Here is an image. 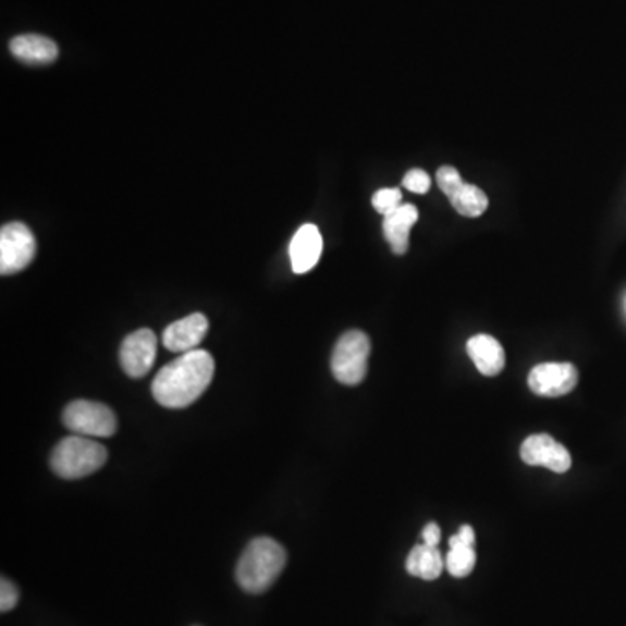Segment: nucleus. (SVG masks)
Here are the masks:
<instances>
[{
    "mask_svg": "<svg viewBox=\"0 0 626 626\" xmlns=\"http://www.w3.org/2000/svg\"><path fill=\"white\" fill-rule=\"evenodd\" d=\"M214 376V359L206 351L180 355L157 372L151 393L160 406L183 409L194 404L208 390Z\"/></svg>",
    "mask_w": 626,
    "mask_h": 626,
    "instance_id": "obj_1",
    "label": "nucleus"
},
{
    "mask_svg": "<svg viewBox=\"0 0 626 626\" xmlns=\"http://www.w3.org/2000/svg\"><path fill=\"white\" fill-rule=\"evenodd\" d=\"M287 562V553L272 538H256L247 544L235 569V578L247 593H263L275 584Z\"/></svg>",
    "mask_w": 626,
    "mask_h": 626,
    "instance_id": "obj_2",
    "label": "nucleus"
},
{
    "mask_svg": "<svg viewBox=\"0 0 626 626\" xmlns=\"http://www.w3.org/2000/svg\"><path fill=\"white\" fill-rule=\"evenodd\" d=\"M109 453L91 437L72 435L58 442L51 454V468L61 479H83L100 470Z\"/></svg>",
    "mask_w": 626,
    "mask_h": 626,
    "instance_id": "obj_3",
    "label": "nucleus"
},
{
    "mask_svg": "<svg viewBox=\"0 0 626 626\" xmlns=\"http://www.w3.org/2000/svg\"><path fill=\"white\" fill-rule=\"evenodd\" d=\"M371 342L363 331H348L337 340L331 357L334 378L346 386H355L368 375Z\"/></svg>",
    "mask_w": 626,
    "mask_h": 626,
    "instance_id": "obj_4",
    "label": "nucleus"
},
{
    "mask_svg": "<svg viewBox=\"0 0 626 626\" xmlns=\"http://www.w3.org/2000/svg\"><path fill=\"white\" fill-rule=\"evenodd\" d=\"M63 424L75 435L112 437L118 432V416L109 406L93 401L70 402Z\"/></svg>",
    "mask_w": 626,
    "mask_h": 626,
    "instance_id": "obj_5",
    "label": "nucleus"
},
{
    "mask_svg": "<svg viewBox=\"0 0 626 626\" xmlns=\"http://www.w3.org/2000/svg\"><path fill=\"white\" fill-rule=\"evenodd\" d=\"M37 243L28 226L20 221L8 223L0 230V273L13 275L34 261Z\"/></svg>",
    "mask_w": 626,
    "mask_h": 626,
    "instance_id": "obj_6",
    "label": "nucleus"
},
{
    "mask_svg": "<svg viewBox=\"0 0 626 626\" xmlns=\"http://www.w3.org/2000/svg\"><path fill=\"white\" fill-rule=\"evenodd\" d=\"M578 369L569 363L538 364L529 372V389L541 397H562L573 392L578 384Z\"/></svg>",
    "mask_w": 626,
    "mask_h": 626,
    "instance_id": "obj_7",
    "label": "nucleus"
},
{
    "mask_svg": "<svg viewBox=\"0 0 626 626\" xmlns=\"http://www.w3.org/2000/svg\"><path fill=\"white\" fill-rule=\"evenodd\" d=\"M520 458L531 467L549 468L555 474H566L573 465L566 445H562L547 433L527 437L520 447Z\"/></svg>",
    "mask_w": 626,
    "mask_h": 626,
    "instance_id": "obj_8",
    "label": "nucleus"
},
{
    "mask_svg": "<svg viewBox=\"0 0 626 626\" xmlns=\"http://www.w3.org/2000/svg\"><path fill=\"white\" fill-rule=\"evenodd\" d=\"M157 357V336L151 329H139L125 337L121 346V366L131 378H143Z\"/></svg>",
    "mask_w": 626,
    "mask_h": 626,
    "instance_id": "obj_9",
    "label": "nucleus"
},
{
    "mask_svg": "<svg viewBox=\"0 0 626 626\" xmlns=\"http://www.w3.org/2000/svg\"><path fill=\"white\" fill-rule=\"evenodd\" d=\"M208 329L209 322L206 316L192 314V316L168 326L164 334H162V343L169 352H176V354L197 351V346L208 334Z\"/></svg>",
    "mask_w": 626,
    "mask_h": 626,
    "instance_id": "obj_10",
    "label": "nucleus"
},
{
    "mask_svg": "<svg viewBox=\"0 0 626 626\" xmlns=\"http://www.w3.org/2000/svg\"><path fill=\"white\" fill-rule=\"evenodd\" d=\"M322 235L316 225H303L291 241V267L294 273H307L319 263L322 255Z\"/></svg>",
    "mask_w": 626,
    "mask_h": 626,
    "instance_id": "obj_11",
    "label": "nucleus"
},
{
    "mask_svg": "<svg viewBox=\"0 0 626 626\" xmlns=\"http://www.w3.org/2000/svg\"><path fill=\"white\" fill-rule=\"evenodd\" d=\"M419 212L413 204H402L397 211L383 217V234L395 255H406L409 249V232L418 221Z\"/></svg>",
    "mask_w": 626,
    "mask_h": 626,
    "instance_id": "obj_12",
    "label": "nucleus"
},
{
    "mask_svg": "<svg viewBox=\"0 0 626 626\" xmlns=\"http://www.w3.org/2000/svg\"><path fill=\"white\" fill-rule=\"evenodd\" d=\"M467 352L476 368L484 376H498L505 369V351L496 337L476 334L468 340Z\"/></svg>",
    "mask_w": 626,
    "mask_h": 626,
    "instance_id": "obj_13",
    "label": "nucleus"
},
{
    "mask_svg": "<svg viewBox=\"0 0 626 626\" xmlns=\"http://www.w3.org/2000/svg\"><path fill=\"white\" fill-rule=\"evenodd\" d=\"M16 60L28 65H49L58 58V46L44 35H17L9 44Z\"/></svg>",
    "mask_w": 626,
    "mask_h": 626,
    "instance_id": "obj_14",
    "label": "nucleus"
},
{
    "mask_svg": "<svg viewBox=\"0 0 626 626\" xmlns=\"http://www.w3.org/2000/svg\"><path fill=\"white\" fill-rule=\"evenodd\" d=\"M444 566V557L437 547H428L425 543L416 544L415 549L410 550L409 555H407V573L410 576H416V578L427 579V581L439 578Z\"/></svg>",
    "mask_w": 626,
    "mask_h": 626,
    "instance_id": "obj_15",
    "label": "nucleus"
},
{
    "mask_svg": "<svg viewBox=\"0 0 626 626\" xmlns=\"http://www.w3.org/2000/svg\"><path fill=\"white\" fill-rule=\"evenodd\" d=\"M451 206L459 212L462 217L477 218L484 214L489 206L488 195L480 191L479 186L468 185L463 182L447 195Z\"/></svg>",
    "mask_w": 626,
    "mask_h": 626,
    "instance_id": "obj_16",
    "label": "nucleus"
},
{
    "mask_svg": "<svg viewBox=\"0 0 626 626\" xmlns=\"http://www.w3.org/2000/svg\"><path fill=\"white\" fill-rule=\"evenodd\" d=\"M477 564L476 547L458 544L451 547L450 553L445 555V567L454 578H467Z\"/></svg>",
    "mask_w": 626,
    "mask_h": 626,
    "instance_id": "obj_17",
    "label": "nucleus"
},
{
    "mask_svg": "<svg viewBox=\"0 0 626 626\" xmlns=\"http://www.w3.org/2000/svg\"><path fill=\"white\" fill-rule=\"evenodd\" d=\"M401 206V188H381L372 197V208L383 214V217H389L390 212L397 211Z\"/></svg>",
    "mask_w": 626,
    "mask_h": 626,
    "instance_id": "obj_18",
    "label": "nucleus"
},
{
    "mask_svg": "<svg viewBox=\"0 0 626 626\" xmlns=\"http://www.w3.org/2000/svg\"><path fill=\"white\" fill-rule=\"evenodd\" d=\"M402 185L407 191L415 192V194H427L430 191V186H432V180H430L424 169H410L404 180H402Z\"/></svg>",
    "mask_w": 626,
    "mask_h": 626,
    "instance_id": "obj_19",
    "label": "nucleus"
},
{
    "mask_svg": "<svg viewBox=\"0 0 626 626\" xmlns=\"http://www.w3.org/2000/svg\"><path fill=\"white\" fill-rule=\"evenodd\" d=\"M20 601V592H17L16 585L11 579L2 578L0 581V611L8 613V611L16 607Z\"/></svg>",
    "mask_w": 626,
    "mask_h": 626,
    "instance_id": "obj_20",
    "label": "nucleus"
},
{
    "mask_svg": "<svg viewBox=\"0 0 626 626\" xmlns=\"http://www.w3.org/2000/svg\"><path fill=\"white\" fill-rule=\"evenodd\" d=\"M458 544H467V547H476V532L470 526L459 527L458 535H454L450 540V547H458Z\"/></svg>",
    "mask_w": 626,
    "mask_h": 626,
    "instance_id": "obj_21",
    "label": "nucleus"
},
{
    "mask_svg": "<svg viewBox=\"0 0 626 626\" xmlns=\"http://www.w3.org/2000/svg\"><path fill=\"white\" fill-rule=\"evenodd\" d=\"M421 538H424V543L428 544V547H439V543H441V527L437 526L435 523L427 524L424 532H421Z\"/></svg>",
    "mask_w": 626,
    "mask_h": 626,
    "instance_id": "obj_22",
    "label": "nucleus"
}]
</instances>
